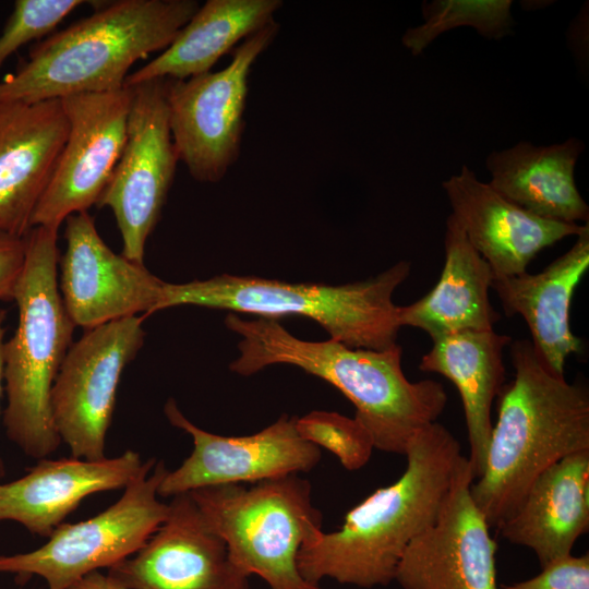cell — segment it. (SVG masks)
<instances>
[{
    "label": "cell",
    "instance_id": "14",
    "mask_svg": "<svg viewBox=\"0 0 589 589\" xmlns=\"http://www.w3.org/2000/svg\"><path fill=\"white\" fill-rule=\"evenodd\" d=\"M474 474L462 456L436 520L404 552L394 580L402 589H498L497 545L476 505Z\"/></svg>",
    "mask_w": 589,
    "mask_h": 589
},
{
    "label": "cell",
    "instance_id": "32",
    "mask_svg": "<svg viewBox=\"0 0 589 589\" xmlns=\"http://www.w3.org/2000/svg\"><path fill=\"white\" fill-rule=\"evenodd\" d=\"M7 317V311L2 308H0V397H1V390H2V381H3V357H2V348L4 344V321ZM3 476V466L2 461L0 460V478Z\"/></svg>",
    "mask_w": 589,
    "mask_h": 589
},
{
    "label": "cell",
    "instance_id": "4",
    "mask_svg": "<svg viewBox=\"0 0 589 589\" xmlns=\"http://www.w3.org/2000/svg\"><path fill=\"white\" fill-rule=\"evenodd\" d=\"M195 0H119L38 43L0 83V101L33 104L124 87L129 69L165 50L197 11Z\"/></svg>",
    "mask_w": 589,
    "mask_h": 589
},
{
    "label": "cell",
    "instance_id": "7",
    "mask_svg": "<svg viewBox=\"0 0 589 589\" xmlns=\"http://www.w3.org/2000/svg\"><path fill=\"white\" fill-rule=\"evenodd\" d=\"M311 492L309 481L289 474L251 488L223 484L189 494L247 576H260L271 589H320L297 563L301 545L322 530Z\"/></svg>",
    "mask_w": 589,
    "mask_h": 589
},
{
    "label": "cell",
    "instance_id": "26",
    "mask_svg": "<svg viewBox=\"0 0 589 589\" xmlns=\"http://www.w3.org/2000/svg\"><path fill=\"white\" fill-rule=\"evenodd\" d=\"M512 0H433L424 1L423 23L408 28L402 46L420 56L441 34L460 26L474 28L486 39L498 40L513 32Z\"/></svg>",
    "mask_w": 589,
    "mask_h": 589
},
{
    "label": "cell",
    "instance_id": "21",
    "mask_svg": "<svg viewBox=\"0 0 589 589\" xmlns=\"http://www.w3.org/2000/svg\"><path fill=\"white\" fill-rule=\"evenodd\" d=\"M589 528V449L546 468L498 526L504 539L531 550L542 567L572 554Z\"/></svg>",
    "mask_w": 589,
    "mask_h": 589
},
{
    "label": "cell",
    "instance_id": "19",
    "mask_svg": "<svg viewBox=\"0 0 589 589\" xmlns=\"http://www.w3.org/2000/svg\"><path fill=\"white\" fill-rule=\"evenodd\" d=\"M153 460L144 461L133 450L101 460L39 459L24 477L0 483V521L13 520L49 537L84 498L124 489Z\"/></svg>",
    "mask_w": 589,
    "mask_h": 589
},
{
    "label": "cell",
    "instance_id": "16",
    "mask_svg": "<svg viewBox=\"0 0 589 589\" xmlns=\"http://www.w3.org/2000/svg\"><path fill=\"white\" fill-rule=\"evenodd\" d=\"M108 575L125 589H249L189 493L172 496L165 521Z\"/></svg>",
    "mask_w": 589,
    "mask_h": 589
},
{
    "label": "cell",
    "instance_id": "29",
    "mask_svg": "<svg viewBox=\"0 0 589 589\" xmlns=\"http://www.w3.org/2000/svg\"><path fill=\"white\" fill-rule=\"evenodd\" d=\"M498 589H589V555H566L542 567L534 577Z\"/></svg>",
    "mask_w": 589,
    "mask_h": 589
},
{
    "label": "cell",
    "instance_id": "18",
    "mask_svg": "<svg viewBox=\"0 0 589 589\" xmlns=\"http://www.w3.org/2000/svg\"><path fill=\"white\" fill-rule=\"evenodd\" d=\"M442 187L470 244L489 263L494 277L527 272L544 248L578 236L586 227L540 218L508 201L464 165Z\"/></svg>",
    "mask_w": 589,
    "mask_h": 589
},
{
    "label": "cell",
    "instance_id": "31",
    "mask_svg": "<svg viewBox=\"0 0 589 589\" xmlns=\"http://www.w3.org/2000/svg\"><path fill=\"white\" fill-rule=\"evenodd\" d=\"M69 589H125L123 586H121L117 580H115L109 575H103L98 570L93 572L79 581H76L74 585H72Z\"/></svg>",
    "mask_w": 589,
    "mask_h": 589
},
{
    "label": "cell",
    "instance_id": "27",
    "mask_svg": "<svg viewBox=\"0 0 589 589\" xmlns=\"http://www.w3.org/2000/svg\"><path fill=\"white\" fill-rule=\"evenodd\" d=\"M296 428L302 438L329 450L350 471L366 465L374 449L368 430L354 417L311 411L297 417Z\"/></svg>",
    "mask_w": 589,
    "mask_h": 589
},
{
    "label": "cell",
    "instance_id": "3",
    "mask_svg": "<svg viewBox=\"0 0 589 589\" xmlns=\"http://www.w3.org/2000/svg\"><path fill=\"white\" fill-rule=\"evenodd\" d=\"M509 346L514 377L497 395L484 470L470 485L488 525L496 528L540 473L589 449L588 389L551 370L530 340Z\"/></svg>",
    "mask_w": 589,
    "mask_h": 589
},
{
    "label": "cell",
    "instance_id": "10",
    "mask_svg": "<svg viewBox=\"0 0 589 589\" xmlns=\"http://www.w3.org/2000/svg\"><path fill=\"white\" fill-rule=\"evenodd\" d=\"M127 139L97 206L111 209L122 237V255L144 264L145 244L172 183L179 156L172 141L167 79L130 86Z\"/></svg>",
    "mask_w": 589,
    "mask_h": 589
},
{
    "label": "cell",
    "instance_id": "11",
    "mask_svg": "<svg viewBox=\"0 0 589 589\" xmlns=\"http://www.w3.org/2000/svg\"><path fill=\"white\" fill-rule=\"evenodd\" d=\"M143 316L89 329L69 348L51 390L56 431L74 458L101 460L124 368L145 339Z\"/></svg>",
    "mask_w": 589,
    "mask_h": 589
},
{
    "label": "cell",
    "instance_id": "6",
    "mask_svg": "<svg viewBox=\"0 0 589 589\" xmlns=\"http://www.w3.org/2000/svg\"><path fill=\"white\" fill-rule=\"evenodd\" d=\"M410 269L408 261H399L377 276L344 285L228 274L184 284L165 283L157 311L188 304L276 318L302 315L317 322L330 339L350 348L384 350L397 344L401 326L393 294Z\"/></svg>",
    "mask_w": 589,
    "mask_h": 589
},
{
    "label": "cell",
    "instance_id": "24",
    "mask_svg": "<svg viewBox=\"0 0 589 589\" xmlns=\"http://www.w3.org/2000/svg\"><path fill=\"white\" fill-rule=\"evenodd\" d=\"M444 249L438 281L418 301L399 306L400 326L420 328L432 339L455 332L492 330L501 317L489 298L494 274L453 214L446 219Z\"/></svg>",
    "mask_w": 589,
    "mask_h": 589
},
{
    "label": "cell",
    "instance_id": "17",
    "mask_svg": "<svg viewBox=\"0 0 589 589\" xmlns=\"http://www.w3.org/2000/svg\"><path fill=\"white\" fill-rule=\"evenodd\" d=\"M61 99L0 101V231L24 237L69 133Z\"/></svg>",
    "mask_w": 589,
    "mask_h": 589
},
{
    "label": "cell",
    "instance_id": "25",
    "mask_svg": "<svg viewBox=\"0 0 589 589\" xmlns=\"http://www.w3.org/2000/svg\"><path fill=\"white\" fill-rule=\"evenodd\" d=\"M280 0H208L152 61L128 74L130 87L156 79L188 80L207 72L226 53L275 22Z\"/></svg>",
    "mask_w": 589,
    "mask_h": 589
},
{
    "label": "cell",
    "instance_id": "22",
    "mask_svg": "<svg viewBox=\"0 0 589 589\" xmlns=\"http://www.w3.org/2000/svg\"><path fill=\"white\" fill-rule=\"evenodd\" d=\"M585 143L533 145L521 141L488 155L489 184L508 201L543 219L577 224L589 219V207L575 182V167Z\"/></svg>",
    "mask_w": 589,
    "mask_h": 589
},
{
    "label": "cell",
    "instance_id": "12",
    "mask_svg": "<svg viewBox=\"0 0 589 589\" xmlns=\"http://www.w3.org/2000/svg\"><path fill=\"white\" fill-rule=\"evenodd\" d=\"M131 98L132 89L125 86L61 98L69 133L32 228L58 230L70 215L97 204L125 143Z\"/></svg>",
    "mask_w": 589,
    "mask_h": 589
},
{
    "label": "cell",
    "instance_id": "23",
    "mask_svg": "<svg viewBox=\"0 0 589 589\" xmlns=\"http://www.w3.org/2000/svg\"><path fill=\"white\" fill-rule=\"evenodd\" d=\"M432 341L419 369L438 373L457 387L468 432V459L477 479L485 466L493 428L492 405L505 384L503 351L512 338L494 329L462 330L437 336Z\"/></svg>",
    "mask_w": 589,
    "mask_h": 589
},
{
    "label": "cell",
    "instance_id": "1",
    "mask_svg": "<svg viewBox=\"0 0 589 589\" xmlns=\"http://www.w3.org/2000/svg\"><path fill=\"white\" fill-rule=\"evenodd\" d=\"M405 456L394 483L351 508L339 529L321 530L301 545L297 563L305 580L361 588L394 581L407 546L436 520L464 455L450 431L433 422L413 435Z\"/></svg>",
    "mask_w": 589,
    "mask_h": 589
},
{
    "label": "cell",
    "instance_id": "30",
    "mask_svg": "<svg viewBox=\"0 0 589 589\" xmlns=\"http://www.w3.org/2000/svg\"><path fill=\"white\" fill-rule=\"evenodd\" d=\"M26 254L24 237L0 231V300H13V292L23 271Z\"/></svg>",
    "mask_w": 589,
    "mask_h": 589
},
{
    "label": "cell",
    "instance_id": "2",
    "mask_svg": "<svg viewBox=\"0 0 589 589\" xmlns=\"http://www.w3.org/2000/svg\"><path fill=\"white\" fill-rule=\"evenodd\" d=\"M227 328L237 333L239 357L230 370L251 375L273 364H290L328 382L354 406V418L368 430L374 448L405 455L410 440L436 422L447 394L434 380L409 381L401 368L402 349L350 348L337 340H301L276 317L242 318L229 313Z\"/></svg>",
    "mask_w": 589,
    "mask_h": 589
},
{
    "label": "cell",
    "instance_id": "28",
    "mask_svg": "<svg viewBox=\"0 0 589 589\" xmlns=\"http://www.w3.org/2000/svg\"><path fill=\"white\" fill-rule=\"evenodd\" d=\"M82 0H16L0 35V67L20 47L49 34Z\"/></svg>",
    "mask_w": 589,
    "mask_h": 589
},
{
    "label": "cell",
    "instance_id": "5",
    "mask_svg": "<svg viewBox=\"0 0 589 589\" xmlns=\"http://www.w3.org/2000/svg\"><path fill=\"white\" fill-rule=\"evenodd\" d=\"M25 240V263L13 292L17 326L2 348L8 398L3 424L8 437L27 456L44 459L61 443L52 420L51 390L75 325L57 280L58 230L33 227Z\"/></svg>",
    "mask_w": 589,
    "mask_h": 589
},
{
    "label": "cell",
    "instance_id": "8",
    "mask_svg": "<svg viewBox=\"0 0 589 589\" xmlns=\"http://www.w3.org/2000/svg\"><path fill=\"white\" fill-rule=\"evenodd\" d=\"M168 472L153 460L104 512L76 524H61L40 548L0 556V572L37 575L48 589H69L86 575L136 553L165 521L169 504L158 498Z\"/></svg>",
    "mask_w": 589,
    "mask_h": 589
},
{
    "label": "cell",
    "instance_id": "20",
    "mask_svg": "<svg viewBox=\"0 0 589 589\" xmlns=\"http://www.w3.org/2000/svg\"><path fill=\"white\" fill-rule=\"evenodd\" d=\"M576 242L542 272L494 277L491 288L497 293L508 316L519 314L531 334L538 356L557 374H564L567 358L581 349L572 332V298L589 268V225Z\"/></svg>",
    "mask_w": 589,
    "mask_h": 589
},
{
    "label": "cell",
    "instance_id": "9",
    "mask_svg": "<svg viewBox=\"0 0 589 589\" xmlns=\"http://www.w3.org/2000/svg\"><path fill=\"white\" fill-rule=\"evenodd\" d=\"M271 23L243 40L230 63L188 80L167 79L169 125L179 160L200 182H218L237 161L244 131L249 76L274 40Z\"/></svg>",
    "mask_w": 589,
    "mask_h": 589
},
{
    "label": "cell",
    "instance_id": "15",
    "mask_svg": "<svg viewBox=\"0 0 589 589\" xmlns=\"http://www.w3.org/2000/svg\"><path fill=\"white\" fill-rule=\"evenodd\" d=\"M60 260V293L75 326L89 329L157 311L165 281L144 264L115 253L100 238L94 218L82 212L65 220Z\"/></svg>",
    "mask_w": 589,
    "mask_h": 589
},
{
    "label": "cell",
    "instance_id": "13",
    "mask_svg": "<svg viewBox=\"0 0 589 589\" xmlns=\"http://www.w3.org/2000/svg\"><path fill=\"white\" fill-rule=\"evenodd\" d=\"M164 411L171 425L191 435L193 450L180 467L166 473L159 496L297 474L313 469L322 457L320 448L298 433L297 417L283 414L251 435L223 436L188 420L173 399L166 402Z\"/></svg>",
    "mask_w": 589,
    "mask_h": 589
}]
</instances>
